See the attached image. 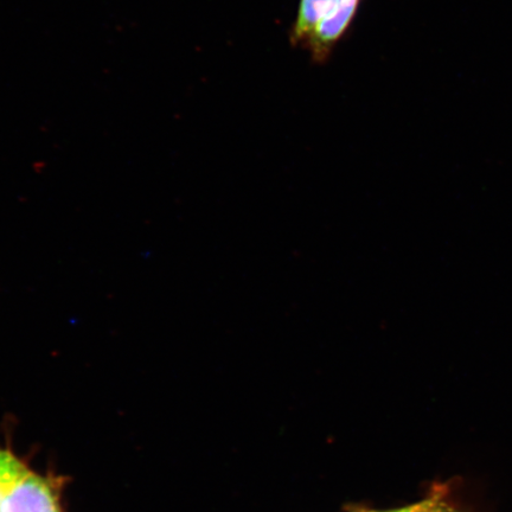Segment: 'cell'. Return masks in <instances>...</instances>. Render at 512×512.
I'll use <instances>...</instances> for the list:
<instances>
[{"label":"cell","instance_id":"277c9868","mask_svg":"<svg viewBox=\"0 0 512 512\" xmlns=\"http://www.w3.org/2000/svg\"><path fill=\"white\" fill-rule=\"evenodd\" d=\"M25 470L27 467L19 462L14 454L0 448V512L6 494Z\"/></svg>","mask_w":512,"mask_h":512},{"label":"cell","instance_id":"8992f818","mask_svg":"<svg viewBox=\"0 0 512 512\" xmlns=\"http://www.w3.org/2000/svg\"><path fill=\"white\" fill-rule=\"evenodd\" d=\"M360 512H376V511H360Z\"/></svg>","mask_w":512,"mask_h":512},{"label":"cell","instance_id":"6da1fadb","mask_svg":"<svg viewBox=\"0 0 512 512\" xmlns=\"http://www.w3.org/2000/svg\"><path fill=\"white\" fill-rule=\"evenodd\" d=\"M360 4L361 0H336L304 46L313 62L322 64L330 59L332 50L351 28Z\"/></svg>","mask_w":512,"mask_h":512},{"label":"cell","instance_id":"3957f363","mask_svg":"<svg viewBox=\"0 0 512 512\" xmlns=\"http://www.w3.org/2000/svg\"><path fill=\"white\" fill-rule=\"evenodd\" d=\"M335 2L336 0H299L296 19L290 32L293 47L304 48Z\"/></svg>","mask_w":512,"mask_h":512},{"label":"cell","instance_id":"7a4b0ae2","mask_svg":"<svg viewBox=\"0 0 512 512\" xmlns=\"http://www.w3.org/2000/svg\"><path fill=\"white\" fill-rule=\"evenodd\" d=\"M2 512H60L46 479L25 470L4 498Z\"/></svg>","mask_w":512,"mask_h":512},{"label":"cell","instance_id":"5b68a950","mask_svg":"<svg viewBox=\"0 0 512 512\" xmlns=\"http://www.w3.org/2000/svg\"><path fill=\"white\" fill-rule=\"evenodd\" d=\"M394 512H458L452 505L445 501V499L434 496L426 499V501L412 505L405 509Z\"/></svg>","mask_w":512,"mask_h":512}]
</instances>
